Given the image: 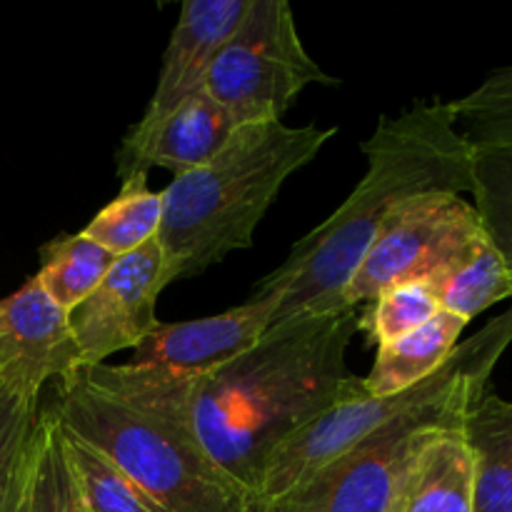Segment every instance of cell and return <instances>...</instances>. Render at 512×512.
Here are the masks:
<instances>
[{"instance_id":"obj_26","label":"cell","mask_w":512,"mask_h":512,"mask_svg":"<svg viewBox=\"0 0 512 512\" xmlns=\"http://www.w3.org/2000/svg\"><path fill=\"white\" fill-rule=\"evenodd\" d=\"M3 512H23V465H20V473L15 478L13 490L8 495V503H5Z\"/></svg>"},{"instance_id":"obj_6","label":"cell","mask_w":512,"mask_h":512,"mask_svg":"<svg viewBox=\"0 0 512 512\" xmlns=\"http://www.w3.org/2000/svg\"><path fill=\"white\" fill-rule=\"evenodd\" d=\"M512 343V308L505 310L495 320H490L483 330L470 340L460 343L448 358V363L415 385L408 393L393 395V398H373L365 390H360L353 398L333 405L323 415L305 425L303 430L285 440L265 468L260 480L258 495L263 503L280 498L290 488L323 468L325 463L335 460L358 445L360 440L373 435L383 425L393 423L403 413H408L415 405L455 388L458 383L478 375H493L495 365L503 358V353Z\"/></svg>"},{"instance_id":"obj_5","label":"cell","mask_w":512,"mask_h":512,"mask_svg":"<svg viewBox=\"0 0 512 512\" xmlns=\"http://www.w3.org/2000/svg\"><path fill=\"white\" fill-rule=\"evenodd\" d=\"M488 385L490 375H478L415 405L265 503V512H393L398 485L423 435L440 425H463Z\"/></svg>"},{"instance_id":"obj_20","label":"cell","mask_w":512,"mask_h":512,"mask_svg":"<svg viewBox=\"0 0 512 512\" xmlns=\"http://www.w3.org/2000/svg\"><path fill=\"white\" fill-rule=\"evenodd\" d=\"M113 263L115 255L83 233H63L40 248V270L33 278L58 308L70 313L98 288Z\"/></svg>"},{"instance_id":"obj_2","label":"cell","mask_w":512,"mask_h":512,"mask_svg":"<svg viewBox=\"0 0 512 512\" xmlns=\"http://www.w3.org/2000/svg\"><path fill=\"white\" fill-rule=\"evenodd\" d=\"M363 153L368 170L353 193L255 288V298L275 300L270 328L350 310L343 308L345 285L398 205L473 190V145L460 133L453 103H418L395 118L383 115Z\"/></svg>"},{"instance_id":"obj_8","label":"cell","mask_w":512,"mask_h":512,"mask_svg":"<svg viewBox=\"0 0 512 512\" xmlns=\"http://www.w3.org/2000/svg\"><path fill=\"white\" fill-rule=\"evenodd\" d=\"M483 235L478 213L463 195L433 193L405 200L385 218L345 285L343 308L370 303L395 285L423 283Z\"/></svg>"},{"instance_id":"obj_12","label":"cell","mask_w":512,"mask_h":512,"mask_svg":"<svg viewBox=\"0 0 512 512\" xmlns=\"http://www.w3.org/2000/svg\"><path fill=\"white\" fill-rule=\"evenodd\" d=\"M238 128L228 110L208 93L185 100L158 120H138L125 133L115 155V170L123 183L135 173L163 168L178 175L208 163Z\"/></svg>"},{"instance_id":"obj_4","label":"cell","mask_w":512,"mask_h":512,"mask_svg":"<svg viewBox=\"0 0 512 512\" xmlns=\"http://www.w3.org/2000/svg\"><path fill=\"white\" fill-rule=\"evenodd\" d=\"M335 128L243 123L205 165L160 190L163 285L205 273L235 250L255 243V230L285 180L315 160Z\"/></svg>"},{"instance_id":"obj_24","label":"cell","mask_w":512,"mask_h":512,"mask_svg":"<svg viewBox=\"0 0 512 512\" xmlns=\"http://www.w3.org/2000/svg\"><path fill=\"white\" fill-rule=\"evenodd\" d=\"M438 313V300L425 283L395 285L370 300L365 313L358 315V330L368 335L370 343L383 345L413 333Z\"/></svg>"},{"instance_id":"obj_15","label":"cell","mask_w":512,"mask_h":512,"mask_svg":"<svg viewBox=\"0 0 512 512\" xmlns=\"http://www.w3.org/2000/svg\"><path fill=\"white\" fill-rule=\"evenodd\" d=\"M465 325L463 318L440 310L413 333L378 345L373 368L363 378L365 393L373 398H393L428 380L448 363L460 345Z\"/></svg>"},{"instance_id":"obj_9","label":"cell","mask_w":512,"mask_h":512,"mask_svg":"<svg viewBox=\"0 0 512 512\" xmlns=\"http://www.w3.org/2000/svg\"><path fill=\"white\" fill-rule=\"evenodd\" d=\"M163 285V250L158 240L115 258L98 288L68 313L80 365H103L120 350H135L158 328Z\"/></svg>"},{"instance_id":"obj_22","label":"cell","mask_w":512,"mask_h":512,"mask_svg":"<svg viewBox=\"0 0 512 512\" xmlns=\"http://www.w3.org/2000/svg\"><path fill=\"white\" fill-rule=\"evenodd\" d=\"M473 208L512 275V148H473Z\"/></svg>"},{"instance_id":"obj_13","label":"cell","mask_w":512,"mask_h":512,"mask_svg":"<svg viewBox=\"0 0 512 512\" xmlns=\"http://www.w3.org/2000/svg\"><path fill=\"white\" fill-rule=\"evenodd\" d=\"M250 0H185L170 33L155 90L140 120H158L203 93L220 48L248 13Z\"/></svg>"},{"instance_id":"obj_1","label":"cell","mask_w":512,"mask_h":512,"mask_svg":"<svg viewBox=\"0 0 512 512\" xmlns=\"http://www.w3.org/2000/svg\"><path fill=\"white\" fill-rule=\"evenodd\" d=\"M358 308L273 325L248 353L193 380L188 418L215 463L258 493L275 450L365 390L348 370Z\"/></svg>"},{"instance_id":"obj_7","label":"cell","mask_w":512,"mask_h":512,"mask_svg":"<svg viewBox=\"0 0 512 512\" xmlns=\"http://www.w3.org/2000/svg\"><path fill=\"white\" fill-rule=\"evenodd\" d=\"M335 83L310 58L288 0H250L210 68L205 93L243 123H280L308 85Z\"/></svg>"},{"instance_id":"obj_16","label":"cell","mask_w":512,"mask_h":512,"mask_svg":"<svg viewBox=\"0 0 512 512\" xmlns=\"http://www.w3.org/2000/svg\"><path fill=\"white\" fill-rule=\"evenodd\" d=\"M463 433L475 460V512H512V400L488 385L465 413Z\"/></svg>"},{"instance_id":"obj_23","label":"cell","mask_w":512,"mask_h":512,"mask_svg":"<svg viewBox=\"0 0 512 512\" xmlns=\"http://www.w3.org/2000/svg\"><path fill=\"white\" fill-rule=\"evenodd\" d=\"M460 133L473 148H512V65L490 73L473 93L453 100Z\"/></svg>"},{"instance_id":"obj_17","label":"cell","mask_w":512,"mask_h":512,"mask_svg":"<svg viewBox=\"0 0 512 512\" xmlns=\"http://www.w3.org/2000/svg\"><path fill=\"white\" fill-rule=\"evenodd\" d=\"M423 283L435 295L440 310L458 315L465 323L500 300L512 298V275L488 235L460 250Z\"/></svg>"},{"instance_id":"obj_19","label":"cell","mask_w":512,"mask_h":512,"mask_svg":"<svg viewBox=\"0 0 512 512\" xmlns=\"http://www.w3.org/2000/svg\"><path fill=\"white\" fill-rule=\"evenodd\" d=\"M160 220L163 198L148 188V173H135L120 183V193L80 233L120 258L158 238Z\"/></svg>"},{"instance_id":"obj_11","label":"cell","mask_w":512,"mask_h":512,"mask_svg":"<svg viewBox=\"0 0 512 512\" xmlns=\"http://www.w3.org/2000/svg\"><path fill=\"white\" fill-rule=\"evenodd\" d=\"M275 300L250 298L210 318L158 323L133 350L130 365L180 380H198L248 353L268 333Z\"/></svg>"},{"instance_id":"obj_10","label":"cell","mask_w":512,"mask_h":512,"mask_svg":"<svg viewBox=\"0 0 512 512\" xmlns=\"http://www.w3.org/2000/svg\"><path fill=\"white\" fill-rule=\"evenodd\" d=\"M83 370L68 313L50 300L35 278L0 300V385L38 403L50 380L73 383Z\"/></svg>"},{"instance_id":"obj_25","label":"cell","mask_w":512,"mask_h":512,"mask_svg":"<svg viewBox=\"0 0 512 512\" xmlns=\"http://www.w3.org/2000/svg\"><path fill=\"white\" fill-rule=\"evenodd\" d=\"M38 420V403L10 393L0 385V512L23 465L30 433Z\"/></svg>"},{"instance_id":"obj_18","label":"cell","mask_w":512,"mask_h":512,"mask_svg":"<svg viewBox=\"0 0 512 512\" xmlns=\"http://www.w3.org/2000/svg\"><path fill=\"white\" fill-rule=\"evenodd\" d=\"M23 512H88L65 455L63 430L50 410L38 413L25 448Z\"/></svg>"},{"instance_id":"obj_21","label":"cell","mask_w":512,"mask_h":512,"mask_svg":"<svg viewBox=\"0 0 512 512\" xmlns=\"http://www.w3.org/2000/svg\"><path fill=\"white\" fill-rule=\"evenodd\" d=\"M60 423V420H58ZM63 445L70 470L88 512H163L113 460L95 445L63 428Z\"/></svg>"},{"instance_id":"obj_3","label":"cell","mask_w":512,"mask_h":512,"mask_svg":"<svg viewBox=\"0 0 512 512\" xmlns=\"http://www.w3.org/2000/svg\"><path fill=\"white\" fill-rule=\"evenodd\" d=\"M193 380L135 365H93L58 385L50 413L108 455L163 512H265L255 490L225 473L188 418Z\"/></svg>"},{"instance_id":"obj_14","label":"cell","mask_w":512,"mask_h":512,"mask_svg":"<svg viewBox=\"0 0 512 512\" xmlns=\"http://www.w3.org/2000/svg\"><path fill=\"white\" fill-rule=\"evenodd\" d=\"M393 512H475V460L463 425H440L423 435Z\"/></svg>"}]
</instances>
